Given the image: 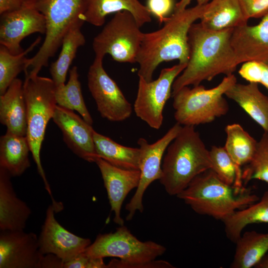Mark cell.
<instances>
[{"label":"cell","instance_id":"1","mask_svg":"<svg viewBox=\"0 0 268 268\" xmlns=\"http://www.w3.org/2000/svg\"><path fill=\"white\" fill-rule=\"evenodd\" d=\"M233 29L212 31L200 22L192 25L188 34L189 59L173 82L172 95L184 86L200 85L220 74H233L239 65L231 43Z\"/></svg>","mask_w":268,"mask_h":268},{"label":"cell","instance_id":"2","mask_svg":"<svg viewBox=\"0 0 268 268\" xmlns=\"http://www.w3.org/2000/svg\"><path fill=\"white\" fill-rule=\"evenodd\" d=\"M205 4L174 12L160 29L143 33L136 62L139 64L138 77L152 80L153 73L160 64L178 60L187 64L190 57L188 34L192 25L200 19Z\"/></svg>","mask_w":268,"mask_h":268},{"label":"cell","instance_id":"3","mask_svg":"<svg viewBox=\"0 0 268 268\" xmlns=\"http://www.w3.org/2000/svg\"><path fill=\"white\" fill-rule=\"evenodd\" d=\"M209 151L195 127L182 126L166 149L159 179L166 193L177 196L197 176L211 169Z\"/></svg>","mask_w":268,"mask_h":268},{"label":"cell","instance_id":"4","mask_svg":"<svg viewBox=\"0 0 268 268\" xmlns=\"http://www.w3.org/2000/svg\"><path fill=\"white\" fill-rule=\"evenodd\" d=\"M176 197L196 213L221 221L260 199L250 188L225 183L211 169L195 177Z\"/></svg>","mask_w":268,"mask_h":268},{"label":"cell","instance_id":"5","mask_svg":"<svg viewBox=\"0 0 268 268\" xmlns=\"http://www.w3.org/2000/svg\"><path fill=\"white\" fill-rule=\"evenodd\" d=\"M166 251L155 242L139 240L123 225L113 232L98 235L83 253L92 258H114L107 268H174L167 261L156 260Z\"/></svg>","mask_w":268,"mask_h":268},{"label":"cell","instance_id":"6","mask_svg":"<svg viewBox=\"0 0 268 268\" xmlns=\"http://www.w3.org/2000/svg\"><path fill=\"white\" fill-rule=\"evenodd\" d=\"M23 90L27 115L26 136L38 172L46 191L53 200L50 186L42 165L40 151L47 124L53 118L57 105L56 85L52 78L38 75L25 76Z\"/></svg>","mask_w":268,"mask_h":268},{"label":"cell","instance_id":"7","mask_svg":"<svg viewBox=\"0 0 268 268\" xmlns=\"http://www.w3.org/2000/svg\"><path fill=\"white\" fill-rule=\"evenodd\" d=\"M234 74L225 76L216 86L206 89L198 85L192 88L184 86L172 96L174 118L184 126H194L211 123L225 115L229 105L224 97L226 92L235 83Z\"/></svg>","mask_w":268,"mask_h":268},{"label":"cell","instance_id":"8","mask_svg":"<svg viewBox=\"0 0 268 268\" xmlns=\"http://www.w3.org/2000/svg\"><path fill=\"white\" fill-rule=\"evenodd\" d=\"M28 0L44 15L46 21L43 43L27 64V68L31 66L32 69L25 76H32L48 66L49 60L55 55L72 25L79 20H83L84 3L83 0Z\"/></svg>","mask_w":268,"mask_h":268},{"label":"cell","instance_id":"9","mask_svg":"<svg viewBox=\"0 0 268 268\" xmlns=\"http://www.w3.org/2000/svg\"><path fill=\"white\" fill-rule=\"evenodd\" d=\"M140 28L129 11L115 13L93 39L92 48L95 57L103 59L109 54L118 62H136L143 34Z\"/></svg>","mask_w":268,"mask_h":268},{"label":"cell","instance_id":"10","mask_svg":"<svg viewBox=\"0 0 268 268\" xmlns=\"http://www.w3.org/2000/svg\"><path fill=\"white\" fill-rule=\"evenodd\" d=\"M187 65L178 63L164 68L161 70L158 78L151 81L139 77L134 110L136 116L151 128L158 130L162 126L163 109L172 95L173 82Z\"/></svg>","mask_w":268,"mask_h":268},{"label":"cell","instance_id":"11","mask_svg":"<svg viewBox=\"0 0 268 268\" xmlns=\"http://www.w3.org/2000/svg\"><path fill=\"white\" fill-rule=\"evenodd\" d=\"M182 126L176 123L160 138L153 143H149L144 138L137 141L140 149L139 170L140 179L136 191L125 208L128 213L126 220H132L135 212L143 211V197L148 186L162 175V159L168 146L174 139Z\"/></svg>","mask_w":268,"mask_h":268},{"label":"cell","instance_id":"12","mask_svg":"<svg viewBox=\"0 0 268 268\" xmlns=\"http://www.w3.org/2000/svg\"><path fill=\"white\" fill-rule=\"evenodd\" d=\"M103 59L95 57L89 67L87 75L89 90L103 118L112 122H122L131 116L132 106L105 70Z\"/></svg>","mask_w":268,"mask_h":268},{"label":"cell","instance_id":"13","mask_svg":"<svg viewBox=\"0 0 268 268\" xmlns=\"http://www.w3.org/2000/svg\"><path fill=\"white\" fill-rule=\"evenodd\" d=\"M0 15V44L13 55L24 51L20 43L25 37L35 33L45 34V17L28 0L20 8Z\"/></svg>","mask_w":268,"mask_h":268},{"label":"cell","instance_id":"14","mask_svg":"<svg viewBox=\"0 0 268 268\" xmlns=\"http://www.w3.org/2000/svg\"><path fill=\"white\" fill-rule=\"evenodd\" d=\"M57 212L53 204L47 208L38 237L39 247L43 255L54 254L65 263L83 253L91 242L90 239L76 235L61 225L55 218Z\"/></svg>","mask_w":268,"mask_h":268},{"label":"cell","instance_id":"15","mask_svg":"<svg viewBox=\"0 0 268 268\" xmlns=\"http://www.w3.org/2000/svg\"><path fill=\"white\" fill-rule=\"evenodd\" d=\"M43 256L36 234L0 231V268H40Z\"/></svg>","mask_w":268,"mask_h":268},{"label":"cell","instance_id":"16","mask_svg":"<svg viewBox=\"0 0 268 268\" xmlns=\"http://www.w3.org/2000/svg\"><path fill=\"white\" fill-rule=\"evenodd\" d=\"M52 119L61 130L68 147L79 157L89 162H94L98 156L92 125L73 111L58 105Z\"/></svg>","mask_w":268,"mask_h":268},{"label":"cell","instance_id":"17","mask_svg":"<svg viewBox=\"0 0 268 268\" xmlns=\"http://www.w3.org/2000/svg\"><path fill=\"white\" fill-rule=\"evenodd\" d=\"M100 171L111 206L114 212V222L122 226L121 208L128 194L138 185L139 170H128L115 166L100 157L94 160Z\"/></svg>","mask_w":268,"mask_h":268},{"label":"cell","instance_id":"18","mask_svg":"<svg viewBox=\"0 0 268 268\" xmlns=\"http://www.w3.org/2000/svg\"><path fill=\"white\" fill-rule=\"evenodd\" d=\"M256 25L247 24L233 30L231 43L239 64L268 59V12Z\"/></svg>","mask_w":268,"mask_h":268},{"label":"cell","instance_id":"19","mask_svg":"<svg viewBox=\"0 0 268 268\" xmlns=\"http://www.w3.org/2000/svg\"><path fill=\"white\" fill-rule=\"evenodd\" d=\"M11 177L6 170L0 168V230H24L32 211L17 196Z\"/></svg>","mask_w":268,"mask_h":268},{"label":"cell","instance_id":"20","mask_svg":"<svg viewBox=\"0 0 268 268\" xmlns=\"http://www.w3.org/2000/svg\"><path fill=\"white\" fill-rule=\"evenodd\" d=\"M83 19L95 26H102L109 14L122 11L131 12L141 27L151 22L147 7L138 0H83Z\"/></svg>","mask_w":268,"mask_h":268},{"label":"cell","instance_id":"21","mask_svg":"<svg viewBox=\"0 0 268 268\" xmlns=\"http://www.w3.org/2000/svg\"><path fill=\"white\" fill-rule=\"evenodd\" d=\"M0 121L6 127V132L26 136V107L23 83L19 78L15 79L0 95Z\"/></svg>","mask_w":268,"mask_h":268},{"label":"cell","instance_id":"22","mask_svg":"<svg viewBox=\"0 0 268 268\" xmlns=\"http://www.w3.org/2000/svg\"><path fill=\"white\" fill-rule=\"evenodd\" d=\"M200 20L202 27L212 31L234 29L248 21L239 0H210Z\"/></svg>","mask_w":268,"mask_h":268},{"label":"cell","instance_id":"23","mask_svg":"<svg viewBox=\"0 0 268 268\" xmlns=\"http://www.w3.org/2000/svg\"><path fill=\"white\" fill-rule=\"evenodd\" d=\"M225 95L235 101L264 132L268 133V97L260 91L258 83L237 82Z\"/></svg>","mask_w":268,"mask_h":268},{"label":"cell","instance_id":"24","mask_svg":"<svg viewBox=\"0 0 268 268\" xmlns=\"http://www.w3.org/2000/svg\"><path fill=\"white\" fill-rule=\"evenodd\" d=\"M29 151L26 136L6 132L0 138V168L11 177L21 175L30 167Z\"/></svg>","mask_w":268,"mask_h":268},{"label":"cell","instance_id":"25","mask_svg":"<svg viewBox=\"0 0 268 268\" xmlns=\"http://www.w3.org/2000/svg\"><path fill=\"white\" fill-rule=\"evenodd\" d=\"M227 238L235 243L243 229L254 223H268V190L257 201L235 211L222 220Z\"/></svg>","mask_w":268,"mask_h":268},{"label":"cell","instance_id":"26","mask_svg":"<svg viewBox=\"0 0 268 268\" xmlns=\"http://www.w3.org/2000/svg\"><path fill=\"white\" fill-rule=\"evenodd\" d=\"M93 140L98 157L119 168L139 170V147L124 146L95 130L93 132Z\"/></svg>","mask_w":268,"mask_h":268},{"label":"cell","instance_id":"27","mask_svg":"<svg viewBox=\"0 0 268 268\" xmlns=\"http://www.w3.org/2000/svg\"><path fill=\"white\" fill-rule=\"evenodd\" d=\"M84 22L83 20L77 21L68 30L62 41V49L58 59L51 65L50 72L56 87L65 84L67 71L77 50L86 42L81 31Z\"/></svg>","mask_w":268,"mask_h":268},{"label":"cell","instance_id":"28","mask_svg":"<svg viewBox=\"0 0 268 268\" xmlns=\"http://www.w3.org/2000/svg\"><path fill=\"white\" fill-rule=\"evenodd\" d=\"M231 268H251L255 267L268 251V233L246 231L236 243Z\"/></svg>","mask_w":268,"mask_h":268},{"label":"cell","instance_id":"29","mask_svg":"<svg viewBox=\"0 0 268 268\" xmlns=\"http://www.w3.org/2000/svg\"><path fill=\"white\" fill-rule=\"evenodd\" d=\"M224 147L236 165L248 164L255 153L258 141L238 124L226 126Z\"/></svg>","mask_w":268,"mask_h":268},{"label":"cell","instance_id":"30","mask_svg":"<svg viewBox=\"0 0 268 268\" xmlns=\"http://www.w3.org/2000/svg\"><path fill=\"white\" fill-rule=\"evenodd\" d=\"M78 77L77 67L74 66L69 70L67 84L56 87V102L58 105L78 112L87 123L92 125L93 120L85 104Z\"/></svg>","mask_w":268,"mask_h":268},{"label":"cell","instance_id":"31","mask_svg":"<svg viewBox=\"0 0 268 268\" xmlns=\"http://www.w3.org/2000/svg\"><path fill=\"white\" fill-rule=\"evenodd\" d=\"M41 40L39 36L28 48L22 53L13 55L2 45L0 46V95L4 94L17 75L24 71H27L28 58L26 56L31 51Z\"/></svg>","mask_w":268,"mask_h":268},{"label":"cell","instance_id":"32","mask_svg":"<svg viewBox=\"0 0 268 268\" xmlns=\"http://www.w3.org/2000/svg\"><path fill=\"white\" fill-rule=\"evenodd\" d=\"M209 151L211 169L217 176L229 185L243 187L241 168L234 163L224 146L213 145Z\"/></svg>","mask_w":268,"mask_h":268},{"label":"cell","instance_id":"33","mask_svg":"<svg viewBox=\"0 0 268 268\" xmlns=\"http://www.w3.org/2000/svg\"><path fill=\"white\" fill-rule=\"evenodd\" d=\"M253 179L268 183V133L264 132L258 141L252 160L242 171V180L245 185Z\"/></svg>","mask_w":268,"mask_h":268},{"label":"cell","instance_id":"34","mask_svg":"<svg viewBox=\"0 0 268 268\" xmlns=\"http://www.w3.org/2000/svg\"><path fill=\"white\" fill-rule=\"evenodd\" d=\"M238 72L249 82L261 84L268 90V59L244 63Z\"/></svg>","mask_w":268,"mask_h":268},{"label":"cell","instance_id":"35","mask_svg":"<svg viewBox=\"0 0 268 268\" xmlns=\"http://www.w3.org/2000/svg\"><path fill=\"white\" fill-rule=\"evenodd\" d=\"M174 0H147L146 7L160 23H164L174 10Z\"/></svg>","mask_w":268,"mask_h":268},{"label":"cell","instance_id":"36","mask_svg":"<svg viewBox=\"0 0 268 268\" xmlns=\"http://www.w3.org/2000/svg\"><path fill=\"white\" fill-rule=\"evenodd\" d=\"M246 18H260L268 12V0H239Z\"/></svg>","mask_w":268,"mask_h":268},{"label":"cell","instance_id":"37","mask_svg":"<svg viewBox=\"0 0 268 268\" xmlns=\"http://www.w3.org/2000/svg\"><path fill=\"white\" fill-rule=\"evenodd\" d=\"M64 262L54 254L44 255L40 263V268H63Z\"/></svg>","mask_w":268,"mask_h":268},{"label":"cell","instance_id":"38","mask_svg":"<svg viewBox=\"0 0 268 268\" xmlns=\"http://www.w3.org/2000/svg\"><path fill=\"white\" fill-rule=\"evenodd\" d=\"M26 0H0V14L20 8Z\"/></svg>","mask_w":268,"mask_h":268},{"label":"cell","instance_id":"39","mask_svg":"<svg viewBox=\"0 0 268 268\" xmlns=\"http://www.w3.org/2000/svg\"><path fill=\"white\" fill-rule=\"evenodd\" d=\"M192 0H180L175 4L174 12H178L184 10L187 8V6L190 3Z\"/></svg>","mask_w":268,"mask_h":268},{"label":"cell","instance_id":"40","mask_svg":"<svg viewBox=\"0 0 268 268\" xmlns=\"http://www.w3.org/2000/svg\"><path fill=\"white\" fill-rule=\"evenodd\" d=\"M255 268H268V254L266 255Z\"/></svg>","mask_w":268,"mask_h":268},{"label":"cell","instance_id":"41","mask_svg":"<svg viewBox=\"0 0 268 268\" xmlns=\"http://www.w3.org/2000/svg\"><path fill=\"white\" fill-rule=\"evenodd\" d=\"M210 0H197V4L199 5H204L207 3Z\"/></svg>","mask_w":268,"mask_h":268}]
</instances>
